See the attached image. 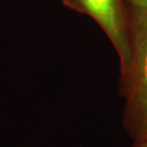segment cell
Masks as SVG:
<instances>
[{"label": "cell", "mask_w": 147, "mask_h": 147, "mask_svg": "<svg viewBox=\"0 0 147 147\" xmlns=\"http://www.w3.org/2000/svg\"><path fill=\"white\" fill-rule=\"evenodd\" d=\"M131 61L121 75V94L125 99L123 122L133 138L147 135V10L130 12Z\"/></svg>", "instance_id": "cell-1"}, {"label": "cell", "mask_w": 147, "mask_h": 147, "mask_svg": "<svg viewBox=\"0 0 147 147\" xmlns=\"http://www.w3.org/2000/svg\"><path fill=\"white\" fill-rule=\"evenodd\" d=\"M70 9L90 16L104 31L116 50L121 75L131 61V39L124 0H61Z\"/></svg>", "instance_id": "cell-2"}, {"label": "cell", "mask_w": 147, "mask_h": 147, "mask_svg": "<svg viewBox=\"0 0 147 147\" xmlns=\"http://www.w3.org/2000/svg\"><path fill=\"white\" fill-rule=\"evenodd\" d=\"M124 3L130 12L147 10V0H124Z\"/></svg>", "instance_id": "cell-3"}, {"label": "cell", "mask_w": 147, "mask_h": 147, "mask_svg": "<svg viewBox=\"0 0 147 147\" xmlns=\"http://www.w3.org/2000/svg\"><path fill=\"white\" fill-rule=\"evenodd\" d=\"M133 147H147V135L135 138Z\"/></svg>", "instance_id": "cell-4"}]
</instances>
